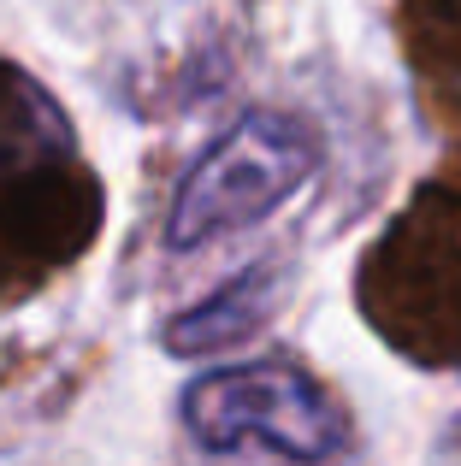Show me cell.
Here are the masks:
<instances>
[{"label": "cell", "instance_id": "cell-1", "mask_svg": "<svg viewBox=\"0 0 461 466\" xmlns=\"http://www.w3.org/2000/svg\"><path fill=\"white\" fill-rule=\"evenodd\" d=\"M101 230V183L66 113L0 59V289L77 260Z\"/></svg>", "mask_w": 461, "mask_h": 466}, {"label": "cell", "instance_id": "cell-2", "mask_svg": "<svg viewBox=\"0 0 461 466\" xmlns=\"http://www.w3.org/2000/svg\"><path fill=\"white\" fill-rule=\"evenodd\" d=\"M361 308L403 354L461 372V177L444 171L396 213L367 254Z\"/></svg>", "mask_w": 461, "mask_h": 466}, {"label": "cell", "instance_id": "cell-3", "mask_svg": "<svg viewBox=\"0 0 461 466\" xmlns=\"http://www.w3.org/2000/svg\"><path fill=\"white\" fill-rule=\"evenodd\" d=\"M320 166V130L296 113H242L178 183V201L166 213V242L178 254L208 248L220 237L272 218Z\"/></svg>", "mask_w": 461, "mask_h": 466}, {"label": "cell", "instance_id": "cell-4", "mask_svg": "<svg viewBox=\"0 0 461 466\" xmlns=\"http://www.w3.org/2000/svg\"><path fill=\"white\" fill-rule=\"evenodd\" d=\"M184 425L208 455L272 449L296 466H320L349 443V420L302 366L254 360L225 366L184 390Z\"/></svg>", "mask_w": 461, "mask_h": 466}, {"label": "cell", "instance_id": "cell-5", "mask_svg": "<svg viewBox=\"0 0 461 466\" xmlns=\"http://www.w3.org/2000/svg\"><path fill=\"white\" fill-rule=\"evenodd\" d=\"M284 301H290V266L284 260H254V266H242L230 284H220L213 296H201L196 308L178 313L172 325H166V349L184 354V360L220 354L230 342L254 337Z\"/></svg>", "mask_w": 461, "mask_h": 466}]
</instances>
